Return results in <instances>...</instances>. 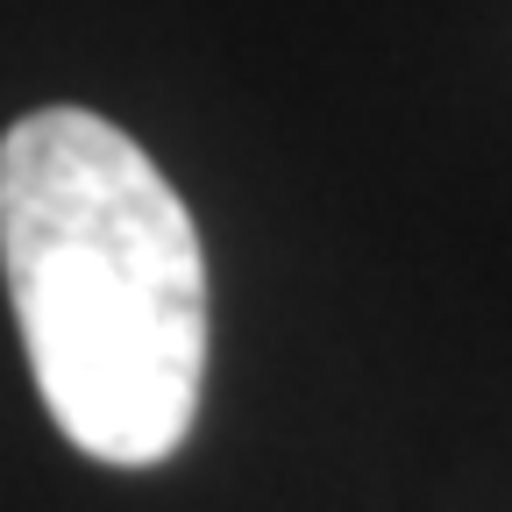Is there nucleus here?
I'll use <instances>...</instances> for the list:
<instances>
[{"label":"nucleus","mask_w":512,"mask_h":512,"mask_svg":"<svg viewBox=\"0 0 512 512\" xmlns=\"http://www.w3.org/2000/svg\"><path fill=\"white\" fill-rule=\"evenodd\" d=\"M0 271L64 441L164 463L207 384V249L136 136L93 107L22 114L0 136Z\"/></svg>","instance_id":"f257e3e1"}]
</instances>
